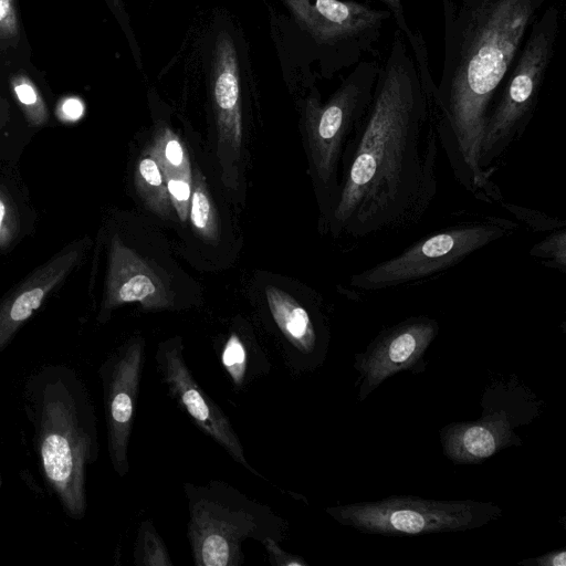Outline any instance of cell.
<instances>
[{"instance_id":"cell-22","label":"cell","mask_w":566,"mask_h":566,"mask_svg":"<svg viewBox=\"0 0 566 566\" xmlns=\"http://www.w3.org/2000/svg\"><path fill=\"white\" fill-rule=\"evenodd\" d=\"M41 453L48 476L55 482L66 481L73 464L67 440L60 434H50L43 441Z\"/></svg>"},{"instance_id":"cell-10","label":"cell","mask_w":566,"mask_h":566,"mask_svg":"<svg viewBox=\"0 0 566 566\" xmlns=\"http://www.w3.org/2000/svg\"><path fill=\"white\" fill-rule=\"evenodd\" d=\"M438 333V322L424 315L411 316L384 328L364 353L356 355L355 368L360 380L358 399L365 400L388 377L413 369Z\"/></svg>"},{"instance_id":"cell-4","label":"cell","mask_w":566,"mask_h":566,"mask_svg":"<svg viewBox=\"0 0 566 566\" xmlns=\"http://www.w3.org/2000/svg\"><path fill=\"white\" fill-rule=\"evenodd\" d=\"M560 28V11L547 6L532 23L489 111L479 165L486 177L521 139L535 112Z\"/></svg>"},{"instance_id":"cell-33","label":"cell","mask_w":566,"mask_h":566,"mask_svg":"<svg viewBox=\"0 0 566 566\" xmlns=\"http://www.w3.org/2000/svg\"><path fill=\"white\" fill-rule=\"evenodd\" d=\"M111 4V7L115 10L117 15L122 17V13H124V8L122 6L120 0H107Z\"/></svg>"},{"instance_id":"cell-20","label":"cell","mask_w":566,"mask_h":566,"mask_svg":"<svg viewBox=\"0 0 566 566\" xmlns=\"http://www.w3.org/2000/svg\"><path fill=\"white\" fill-rule=\"evenodd\" d=\"M10 86L27 122L39 127L49 119V111L35 83L24 73H14L10 77Z\"/></svg>"},{"instance_id":"cell-29","label":"cell","mask_w":566,"mask_h":566,"mask_svg":"<svg viewBox=\"0 0 566 566\" xmlns=\"http://www.w3.org/2000/svg\"><path fill=\"white\" fill-rule=\"evenodd\" d=\"M268 554L269 560L273 566H307L306 560L297 555L283 551L279 542L268 538L261 543Z\"/></svg>"},{"instance_id":"cell-26","label":"cell","mask_w":566,"mask_h":566,"mask_svg":"<svg viewBox=\"0 0 566 566\" xmlns=\"http://www.w3.org/2000/svg\"><path fill=\"white\" fill-rule=\"evenodd\" d=\"M169 200L180 221H186L189 214L192 192V178L164 175Z\"/></svg>"},{"instance_id":"cell-14","label":"cell","mask_w":566,"mask_h":566,"mask_svg":"<svg viewBox=\"0 0 566 566\" xmlns=\"http://www.w3.org/2000/svg\"><path fill=\"white\" fill-rule=\"evenodd\" d=\"M145 340L136 337L125 346L113 369L109 395L111 450L116 470L128 471V440L145 363Z\"/></svg>"},{"instance_id":"cell-11","label":"cell","mask_w":566,"mask_h":566,"mask_svg":"<svg viewBox=\"0 0 566 566\" xmlns=\"http://www.w3.org/2000/svg\"><path fill=\"white\" fill-rule=\"evenodd\" d=\"M240 61L235 42L227 31L218 33L211 63V99L217 123L219 159L224 174L235 164L242 143Z\"/></svg>"},{"instance_id":"cell-21","label":"cell","mask_w":566,"mask_h":566,"mask_svg":"<svg viewBox=\"0 0 566 566\" xmlns=\"http://www.w3.org/2000/svg\"><path fill=\"white\" fill-rule=\"evenodd\" d=\"M135 563L140 566H174L167 546L150 520L143 521L139 526Z\"/></svg>"},{"instance_id":"cell-1","label":"cell","mask_w":566,"mask_h":566,"mask_svg":"<svg viewBox=\"0 0 566 566\" xmlns=\"http://www.w3.org/2000/svg\"><path fill=\"white\" fill-rule=\"evenodd\" d=\"M437 84L420 78L396 29L369 106L342 156V178L327 228L363 240L418 226L438 193Z\"/></svg>"},{"instance_id":"cell-25","label":"cell","mask_w":566,"mask_h":566,"mask_svg":"<svg viewBox=\"0 0 566 566\" xmlns=\"http://www.w3.org/2000/svg\"><path fill=\"white\" fill-rule=\"evenodd\" d=\"M226 371L237 386H242L245 379L248 352L242 339L232 333L228 337L221 354Z\"/></svg>"},{"instance_id":"cell-31","label":"cell","mask_w":566,"mask_h":566,"mask_svg":"<svg viewBox=\"0 0 566 566\" xmlns=\"http://www.w3.org/2000/svg\"><path fill=\"white\" fill-rule=\"evenodd\" d=\"M518 564L524 566H565L566 551H553L542 556L523 559Z\"/></svg>"},{"instance_id":"cell-9","label":"cell","mask_w":566,"mask_h":566,"mask_svg":"<svg viewBox=\"0 0 566 566\" xmlns=\"http://www.w3.org/2000/svg\"><path fill=\"white\" fill-rule=\"evenodd\" d=\"M155 359L169 395L197 428L223 448L235 462L260 476L248 462L241 441L227 415L193 378L185 360L182 339L174 337L161 343Z\"/></svg>"},{"instance_id":"cell-16","label":"cell","mask_w":566,"mask_h":566,"mask_svg":"<svg viewBox=\"0 0 566 566\" xmlns=\"http://www.w3.org/2000/svg\"><path fill=\"white\" fill-rule=\"evenodd\" d=\"M264 292L271 315L283 336L302 354H313L318 345V334L310 312L274 285H268Z\"/></svg>"},{"instance_id":"cell-8","label":"cell","mask_w":566,"mask_h":566,"mask_svg":"<svg viewBox=\"0 0 566 566\" xmlns=\"http://www.w3.org/2000/svg\"><path fill=\"white\" fill-rule=\"evenodd\" d=\"M319 52L326 75L375 54L391 14L359 0H281Z\"/></svg>"},{"instance_id":"cell-5","label":"cell","mask_w":566,"mask_h":566,"mask_svg":"<svg viewBox=\"0 0 566 566\" xmlns=\"http://www.w3.org/2000/svg\"><path fill=\"white\" fill-rule=\"evenodd\" d=\"M517 229L507 218L459 212L396 255L354 274L350 284L367 292L421 285Z\"/></svg>"},{"instance_id":"cell-3","label":"cell","mask_w":566,"mask_h":566,"mask_svg":"<svg viewBox=\"0 0 566 566\" xmlns=\"http://www.w3.org/2000/svg\"><path fill=\"white\" fill-rule=\"evenodd\" d=\"M188 541L197 566H240L243 543L268 538L281 542L287 523L269 506L249 499L222 481L185 483Z\"/></svg>"},{"instance_id":"cell-23","label":"cell","mask_w":566,"mask_h":566,"mask_svg":"<svg viewBox=\"0 0 566 566\" xmlns=\"http://www.w3.org/2000/svg\"><path fill=\"white\" fill-rule=\"evenodd\" d=\"M530 255L538 260L544 266L565 273L566 228L548 232V234L531 248Z\"/></svg>"},{"instance_id":"cell-15","label":"cell","mask_w":566,"mask_h":566,"mask_svg":"<svg viewBox=\"0 0 566 566\" xmlns=\"http://www.w3.org/2000/svg\"><path fill=\"white\" fill-rule=\"evenodd\" d=\"M80 248H70L36 269L0 306V338L40 307L46 295L56 289L81 258Z\"/></svg>"},{"instance_id":"cell-12","label":"cell","mask_w":566,"mask_h":566,"mask_svg":"<svg viewBox=\"0 0 566 566\" xmlns=\"http://www.w3.org/2000/svg\"><path fill=\"white\" fill-rule=\"evenodd\" d=\"M486 405L479 421L453 422L441 429L443 453L454 463H480L511 446H520L521 439L513 428L521 424L513 409L495 407L483 397Z\"/></svg>"},{"instance_id":"cell-2","label":"cell","mask_w":566,"mask_h":566,"mask_svg":"<svg viewBox=\"0 0 566 566\" xmlns=\"http://www.w3.org/2000/svg\"><path fill=\"white\" fill-rule=\"evenodd\" d=\"M443 67L434 93L439 145L455 180L475 199L503 195L479 165L489 111L545 0H441Z\"/></svg>"},{"instance_id":"cell-32","label":"cell","mask_w":566,"mask_h":566,"mask_svg":"<svg viewBox=\"0 0 566 566\" xmlns=\"http://www.w3.org/2000/svg\"><path fill=\"white\" fill-rule=\"evenodd\" d=\"M84 112V106L80 99L67 98L59 106V116L64 120H76Z\"/></svg>"},{"instance_id":"cell-27","label":"cell","mask_w":566,"mask_h":566,"mask_svg":"<svg viewBox=\"0 0 566 566\" xmlns=\"http://www.w3.org/2000/svg\"><path fill=\"white\" fill-rule=\"evenodd\" d=\"M18 218L8 193L0 188V249L10 245L18 232Z\"/></svg>"},{"instance_id":"cell-17","label":"cell","mask_w":566,"mask_h":566,"mask_svg":"<svg viewBox=\"0 0 566 566\" xmlns=\"http://www.w3.org/2000/svg\"><path fill=\"white\" fill-rule=\"evenodd\" d=\"M135 187L150 211L161 218L170 216L171 202L164 174L156 159L148 153L140 157L136 165Z\"/></svg>"},{"instance_id":"cell-7","label":"cell","mask_w":566,"mask_h":566,"mask_svg":"<svg viewBox=\"0 0 566 566\" xmlns=\"http://www.w3.org/2000/svg\"><path fill=\"white\" fill-rule=\"evenodd\" d=\"M326 512L336 522L360 532L398 536L470 531L503 514L492 502L436 501L409 495L337 505Z\"/></svg>"},{"instance_id":"cell-19","label":"cell","mask_w":566,"mask_h":566,"mask_svg":"<svg viewBox=\"0 0 566 566\" xmlns=\"http://www.w3.org/2000/svg\"><path fill=\"white\" fill-rule=\"evenodd\" d=\"M190 221L196 232L206 241L217 242L220 230L217 211L199 171L192 179V192L189 207Z\"/></svg>"},{"instance_id":"cell-28","label":"cell","mask_w":566,"mask_h":566,"mask_svg":"<svg viewBox=\"0 0 566 566\" xmlns=\"http://www.w3.org/2000/svg\"><path fill=\"white\" fill-rule=\"evenodd\" d=\"M20 23L14 0H0V40L17 38Z\"/></svg>"},{"instance_id":"cell-13","label":"cell","mask_w":566,"mask_h":566,"mask_svg":"<svg viewBox=\"0 0 566 566\" xmlns=\"http://www.w3.org/2000/svg\"><path fill=\"white\" fill-rule=\"evenodd\" d=\"M139 303L146 310L172 307L171 293L160 276L118 237L111 243L106 277L107 307Z\"/></svg>"},{"instance_id":"cell-18","label":"cell","mask_w":566,"mask_h":566,"mask_svg":"<svg viewBox=\"0 0 566 566\" xmlns=\"http://www.w3.org/2000/svg\"><path fill=\"white\" fill-rule=\"evenodd\" d=\"M147 153L158 163L164 175L192 178L187 150L177 134L166 125H160Z\"/></svg>"},{"instance_id":"cell-6","label":"cell","mask_w":566,"mask_h":566,"mask_svg":"<svg viewBox=\"0 0 566 566\" xmlns=\"http://www.w3.org/2000/svg\"><path fill=\"white\" fill-rule=\"evenodd\" d=\"M379 66L377 60L363 59L325 103L315 88L304 99L307 151L316 184L327 198V217L338 195V167L344 148L369 106Z\"/></svg>"},{"instance_id":"cell-30","label":"cell","mask_w":566,"mask_h":566,"mask_svg":"<svg viewBox=\"0 0 566 566\" xmlns=\"http://www.w3.org/2000/svg\"><path fill=\"white\" fill-rule=\"evenodd\" d=\"M385 6L396 23L398 29L405 38L409 39L412 35V29L409 27L402 6V0H376Z\"/></svg>"},{"instance_id":"cell-24","label":"cell","mask_w":566,"mask_h":566,"mask_svg":"<svg viewBox=\"0 0 566 566\" xmlns=\"http://www.w3.org/2000/svg\"><path fill=\"white\" fill-rule=\"evenodd\" d=\"M499 205L533 232H551L566 228L565 219L551 216L542 210L518 206L504 199Z\"/></svg>"}]
</instances>
